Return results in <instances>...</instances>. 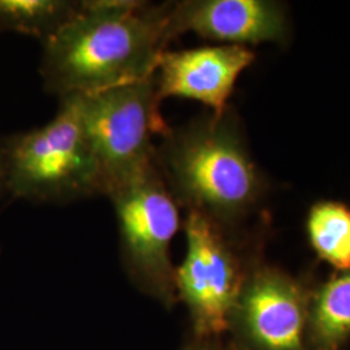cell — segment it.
Segmentation results:
<instances>
[{"label": "cell", "instance_id": "6da1fadb", "mask_svg": "<svg viewBox=\"0 0 350 350\" xmlns=\"http://www.w3.org/2000/svg\"><path fill=\"white\" fill-rule=\"evenodd\" d=\"M172 1L85 0L42 42L40 75L59 99L147 79L167 44Z\"/></svg>", "mask_w": 350, "mask_h": 350}, {"label": "cell", "instance_id": "7a4b0ae2", "mask_svg": "<svg viewBox=\"0 0 350 350\" xmlns=\"http://www.w3.org/2000/svg\"><path fill=\"white\" fill-rule=\"evenodd\" d=\"M154 163L179 208L235 228L262 201L266 183L231 108L169 127Z\"/></svg>", "mask_w": 350, "mask_h": 350}, {"label": "cell", "instance_id": "3957f363", "mask_svg": "<svg viewBox=\"0 0 350 350\" xmlns=\"http://www.w3.org/2000/svg\"><path fill=\"white\" fill-rule=\"evenodd\" d=\"M0 153L3 186L13 198L62 204L103 195L77 95L62 98L47 125L14 135Z\"/></svg>", "mask_w": 350, "mask_h": 350}, {"label": "cell", "instance_id": "277c9868", "mask_svg": "<svg viewBox=\"0 0 350 350\" xmlns=\"http://www.w3.org/2000/svg\"><path fill=\"white\" fill-rule=\"evenodd\" d=\"M77 96L107 196L154 163L153 138L169 129L156 98V78Z\"/></svg>", "mask_w": 350, "mask_h": 350}, {"label": "cell", "instance_id": "5b68a950", "mask_svg": "<svg viewBox=\"0 0 350 350\" xmlns=\"http://www.w3.org/2000/svg\"><path fill=\"white\" fill-rule=\"evenodd\" d=\"M117 217L121 253L134 284L170 308L178 300L172 243L180 227L179 205L156 163L107 195Z\"/></svg>", "mask_w": 350, "mask_h": 350}, {"label": "cell", "instance_id": "8992f818", "mask_svg": "<svg viewBox=\"0 0 350 350\" xmlns=\"http://www.w3.org/2000/svg\"><path fill=\"white\" fill-rule=\"evenodd\" d=\"M183 228L186 254L175 270L176 297L187 306L195 334L208 340L232 323L250 270L231 239L234 228L196 212H187Z\"/></svg>", "mask_w": 350, "mask_h": 350}, {"label": "cell", "instance_id": "52a82bcc", "mask_svg": "<svg viewBox=\"0 0 350 350\" xmlns=\"http://www.w3.org/2000/svg\"><path fill=\"white\" fill-rule=\"evenodd\" d=\"M309 302L293 278L275 267L250 271L234 312L257 350H305Z\"/></svg>", "mask_w": 350, "mask_h": 350}, {"label": "cell", "instance_id": "ba28073f", "mask_svg": "<svg viewBox=\"0 0 350 350\" xmlns=\"http://www.w3.org/2000/svg\"><path fill=\"white\" fill-rule=\"evenodd\" d=\"M254 59L250 49L234 44L166 50L154 73L157 101L161 104L167 98L199 101L219 116L230 107L239 77Z\"/></svg>", "mask_w": 350, "mask_h": 350}, {"label": "cell", "instance_id": "9c48e42d", "mask_svg": "<svg viewBox=\"0 0 350 350\" xmlns=\"http://www.w3.org/2000/svg\"><path fill=\"white\" fill-rule=\"evenodd\" d=\"M186 33L243 47L280 42L288 36L287 13L270 0L172 1L169 40Z\"/></svg>", "mask_w": 350, "mask_h": 350}, {"label": "cell", "instance_id": "30bf717a", "mask_svg": "<svg viewBox=\"0 0 350 350\" xmlns=\"http://www.w3.org/2000/svg\"><path fill=\"white\" fill-rule=\"evenodd\" d=\"M350 338V269L328 279L309 302L306 338L314 350H340Z\"/></svg>", "mask_w": 350, "mask_h": 350}, {"label": "cell", "instance_id": "8fae6325", "mask_svg": "<svg viewBox=\"0 0 350 350\" xmlns=\"http://www.w3.org/2000/svg\"><path fill=\"white\" fill-rule=\"evenodd\" d=\"M306 231L317 256L335 270L350 269V208L340 201H318L310 208Z\"/></svg>", "mask_w": 350, "mask_h": 350}, {"label": "cell", "instance_id": "7c38bea8", "mask_svg": "<svg viewBox=\"0 0 350 350\" xmlns=\"http://www.w3.org/2000/svg\"><path fill=\"white\" fill-rule=\"evenodd\" d=\"M78 5L79 1L68 0H0V31H17L43 42L75 16Z\"/></svg>", "mask_w": 350, "mask_h": 350}, {"label": "cell", "instance_id": "4fadbf2b", "mask_svg": "<svg viewBox=\"0 0 350 350\" xmlns=\"http://www.w3.org/2000/svg\"><path fill=\"white\" fill-rule=\"evenodd\" d=\"M187 350H218L213 344L211 342H201L198 345H192L191 348H188Z\"/></svg>", "mask_w": 350, "mask_h": 350}, {"label": "cell", "instance_id": "5bb4252c", "mask_svg": "<svg viewBox=\"0 0 350 350\" xmlns=\"http://www.w3.org/2000/svg\"><path fill=\"white\" fill-rule=\"evenodd\" d=\"M0 186H3V163H1V153H0Z\"/></svg>", "mask_w": 350, "mask_h": 350}]
</instances>
